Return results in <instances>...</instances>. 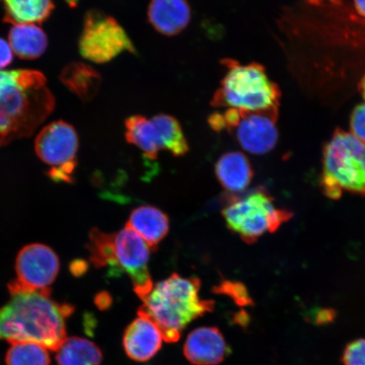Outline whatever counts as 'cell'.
<instances>
[{
  "instance_id": "18",
  "label": "cell",
  "mask_w": 365,
  "mask_h": 365,
  "mask_svg": "<svg viewBox=\"0 0 365 365\" xmlns=\"http://www.w3.org/2000/svg\"><path fill=\"white\" fill-rule=\"evenodd\" d=\"M9 43L16 56L34 59L47 49L48 38L36 24H15L9 34Z\"/></svg>"
},
{
  "instance_id": "32",
  "label": "cell",
  "mask_w": 365,
  "mask_h": 365,
  "mask_svg": "<svg viewBox=\"0 0 365 365\" xmlns=\"http://www.w3.org/2000/svg\"><path fill=\"white\" fill-rule=\"evenodd\" d=\"M48 175L51 178L53 181L56 182H71L70 175H66L63 172L61 167H54L53 170L48 173Z\"/></svg>"
},
{
  "instance_id": "31",
  "label": "cell",
  "mask_w": 365,
  "mask_h": 365,
  "mask_svg": "<svg viewBox=\"0 0 365 365\" xmlns=\"http://www.w3.org/2000/svg\"><path fill=\"white\" fill-rule=\"evenodd\" d=\"M113 300L107 292H101L95 298V304L101 310L108 309L111 307Z\"/></svg>"
},
{
  "instance_id": "5",
  "label": "cell",
  "mask_w": 365,
  "mask_h": 365,
  "mask_svg": "<svg viewBox=\"0 0 365 365\" xmlns=\"http://www.w3.org/2000/svg\"><path fill=\"white\" fill-rule=\"evenodd\" d=\"M322 188L331 199L342 190L365 195V144L349 132L336 130L324 149Z\"/></svg>"
},
{
  "instance_id": "34",
  "label": "cell",
  "mask_w": 365,
  "mask_h": 365,
  "mask_svg": "<svg viewBox=\"0 0 365 365\" xmlns=\"http://www.w3.org/2000/svg\"><path fill=\"white\" fill-rule=\"evenodd\" d=\"M309 2L314 4H321L325 2L337 3L339 0H309Z\"/></svg>"
},
{
  "instance_id": "2",
  "label": "cell",
  "mask_w": 365,
  "mask_h": 365,
  "mask_svg": "<svg viewBox=\"0 0 365 365\" xmlns=\"http://www.w3.org/2000/svg\"><path fill=\"white\" fill-rule=\"evenodd\" d=\"M74 310L43 294H14L0 309V340L35 342L56 351L67 339L66 319Z\"/></svg>"
},
{
  "instance_id": "23",
  "label": "cell",
  "mask_w": 365,
  "mask_h": 365,
  "mask_svg": "<svg viewBox=\"0 0 365 365\" xmlns=\"http://www.w3.org/2000/svg\"><path fill=\"white\" fill-rule=\"evenodd\" d=\"M48 349L35 342H11L6 354V365H50Z\"/></svg>"
},
{
  "instance_id": "26",
  "label": "cell",
  "mask_w": 365,
  "mask_h": 365,
  "mask_svg": "<svg viewBox=\"0 0 365 365\" xmlns=\"http://www.w3.org/2000/svg\"><path fill=\"white\" fill-rule=\"evenodd\" d=\"M342 362L344 365H365V339L354 341L346 346Z\"/></svg>"
},
{
  "instance_id": "13",
  "label": "cell",
  "mask_w": 365,
  "mask_h": 365,
  "mask_svg": "<svg viewBox=\"0 0 365 365\" xmlns=\"http://www.w3.org/2000/svg\"><path fill=\"white\" fill-rule=\"evenodd\" d=\"M227 353L225 336L217 327H199L191 331L185 341L184 354L194 365H217Z\"/></svg>"
},
{
  "instance_id": "29",
  "label": "cell",
  "mask_w": 365,
  "mask_h": 365,
  "mask_svg": "<svg viewBox=\"0 0 365 365\" xmlns=\"http://www.w3.org/2000/svg\"><path fill=\"white\" fill-rule=\"evenodd\" d=\"M70 270L73 276L80 277L88 271V263L84 259H75L71 264Z\"/></svg>"
},
{
  "instance_id": "25",
  "label": "cell",
  "mask_w": 365,
  "mask_h": 365,
  "mask_svg": "<svg viewBox=\"0 0 365 365\" xmlns=\"http://www.w3.org/2000/svg\"><path fill=\"white\" fill-rule=\"evenodd\" d=\"M214 290L218 294H225L230 297L237 304L241 305V307H247V305L253 304L247 289L241 282L223 281Z\"/></svg>"
},
{
  "instance_id": "28",
  "label": "cell",
  "mask_w": 365,
  "mask_h": 365,
  "mask_svg": "<svg viewBox=\"0 0 365 365\" xmlns=\"http://www.w3.org/2000/svg\"><path fill=\"white\" fill-rule=\"evenodd\" d=\"M13 53L10 43L4 39L0 38V71L12 62Z\"/></svg>"
},
{
  "instance_id": "17",
  "label": "cell",
  "mask_w": 365,
  "mask_h": 365,
  "mask_svg": "<svg viewBox=\"0 0 365 365\" xmlns=\"http://www.w3.org/2000/svg\"><path fill=\"white\" fill-rule=\"evenodd\" d=\"M125 137L128 143L143 150L150 160L158 158L163 150L161 139L152 118L143 115H133L125 121Z\"/></svg>"
},
{
  "instance_id": "12",
  "label": "cell",
  "mask_w": 365,
  "mask_h": 365,
  "mask_svg": "<svg viewBox=\"0 0 365 365\" xmlns=\"http://www.w3.org/2000/svg\"><path fill=\"white\" fill-rule=\"evenodd\" d=\"M164 337L152 319L138 312L133 322L126 328L123 345L128 357L137 362L148 361L161 349Z\"/></svg>"
},
{
  "instance_id": "7",
  "label": "cell",
  "mask_w": 365,
  "mask_h": 365,
  "mask_svg": "<svg viewBox=\"0 0 365 365\" xmlns=\"http://www.w3.org/2000/svg\"><path fill=\"white\" fill-rule=\"evenodd\" d=\"M82 57L96 63L113 61L122 53H135V48L122 26L101 11L86 14L79 41Z\"/></svg>"
},
{
  "instance_id": "16",
  "label": "cell",
  "mask_w": 365,
  "mask_h": 365,
  "mask_svg": "<svg viewBox=\"0 0 365 365\" xmlns=\"http://www.w3.org/2000/svg\"><path fill=\"white\" fill-rule=\"evenodd\" d=\"M215 170L223 188L232 194L247 188L254 177L250 160L240 152L223 154L217 160Z\"/></svg>"
},
{
  "instance_id": "1",
  "label": "cell",
  "mask_w": 365,
  "mask_h": 365,
  "mask_svg": "<svg viewBox=\"0 0 365 365\" xmlns=\"http://www.w3.org/2000/svg\"><path fill=\"white\" fill-rule=\"evenodd\" d=\"M42 73L0 71V147L29 136L54 108Z\"/></svg>"
},
{
  "instance_id": "21",
  "label": "cell",
  "mask_w": 365,
  "mask_h": 365,
  "mask_svg": "<svg viewBox=\"0 0 365 365\" xmlns=\"http://www.w3.org/2000/svg\"><path fill=\"white\" fill-rule=\"evenodd\" d=\"M6 20L15 24H38L52 13V0H4Z\"/></svg>"
},
{
  "instance_id": "11",
  "label": "cell",
  "mask_w": 365,
  "mask_h": 365,
  "mask_svg": "<svg viewBox=\"0 0 365 365\" xmlns=\"http://www.w3.org/2000/svg\"><path fill=\"white\" fill-rule=\"evenodd\" d=\"M78 143V136L73 126L63 121H56L45 126L36 136V153L43 163L59 167L75 161Z\"/></svg>"
},
{
  "instance_id": "22",
  "label": "cell",
  "mask_w": 365,
  "mask_h": 365,
  "mask_svg": "<svg viewBox=\"0 0 365 365\" xmlns=\"http://www.w3.org/2000/svg\"><path fill=\"white\" fill-rule=\"evenodd\" d=\"M157 127L163 150H167L173 156H184L189 152L190 148L180 122L175 117L168 114H158L152 118Z\"/></svg>"
},
{
  "instance_id": "19",
  "label": "cell",
  "mask_w": 365,
  "mask_h": 365,
  "mask_svg": "<svg viewBox=\"0 0 365 365\" xmlns=\"http://www.w3.org/2000/svg\"><path fill=\"white\" fill-rule=\"evenodd\" d=\"M103 359L101 349L83 337H68L56 350L58 365H101Z\"/></svg>"
},
{
  "instance_id": "10",
  "label": "cell",
  "mask_w": 365,
  "mask_h": 365,
  "mask_svg": "<svg viewBox=\"0 0 365 365\" xmlns=\"http://www.w3.org/2000/svg\"><path fill=\"white\" fill-rule=\"evenodd\" d=\"M114 235V262L115 272H124L130 278L137 296L143 299L154 284L148 262L150 250L145 240L125 226Z\"/></svg>"
},
{
  "instance_id": "3",
  "label": "cell",
  "mask_w": 365,
  "mask_h": 365,
  "mask_svg": "<svg viewBox=\"0 0 365 365\" xmlns=\"http://www.w3.org/2000/svg\"><path fill=\"white\" fill-rule=\"evenodd\" d=\"M200 280L197 277H182L173 273L158 282L145 297L138 312L157 324L164 341L175 342L190 323L212 312V300L200 299Z\"/></svg>"
},
{
  "instance_id": "8",
  "label": "cell",
  "mask_w": 365,
  "mask_h": 365,
  "mask_svg": "<svg viewBox=\"0 0 365 365\" xmlns=\"http://www.w3.org/2000/svg\"><path fill=\"white\" fill-rule=\"evenodd\" d=\"M222 116L225 130L235 136L246 152L264 155L276 147L277 108L257 112L227 108Z\"/></svg>"
},
{
  "instance_id": "24",
  "label": "cell",
  "mask_w": 365,
  "mask_h": 365,
  "mask_svg": "<svg viewBox=\"0 0 365 365\" xmlns=\"http://www.w3.org/2000/svg\"><path fill=\"white\" fill-rule=\"evenodd\" d=\"M88 249L90 252V261L97 268L111 267L114 270V235L106 234L98 228L91 230L89 234Z\"/></svg>"
},
{
  "instance_id": "35",
  "label": "cell",
  "mask_w": 365,
  "mask_h": 365,
  "mask_svg": "<svg viewBox=\"0 0 365 365\" xmlns=\"http://www.w3.org/2000/svg\"><path fill=\"white\" fill-rule=\"evenodd\" d=\"M359 89H360V91H361L363 98L365 100V76L362 79L361 82H360Z\"/></svg>"
},
{
  "instance_id": "30",
  "label": "cell",
  "mask_w": 365,
  "mask_h": 365,
  "mask_svg": "<svg viewBox=\"0 0 365 365\" xmlns=\"http://www.w3.org/2000/svg\"><path fill=\"white\" fill-rule=\"evenodd\" d=\"M208 124L213 130L221 132L225 130V120H223L222 113H213L208 118Z\"/></svg>"
},
{
  "instance_id": "14",
  "label": "cell",
  "mask_w": 365,
  "mask_h": 365,
  "mask_svg": "<svg viewBox=\"0 0 365 365\" xmlns=\"http://www.w3.org/2000/svg\"><path fill=\"white\" fill-rule=\"evenodd\" d=\"M148 21L160 34H180L189 25L191 9L187 0H150Z\"/></svg>"
},
{
  "instance_id": "6",
  "label": "cell",
  "mask_w": 365,
  "mask_h": 365,
  "mask_svg": "<svg viewBox=\"0 0 365 365\" xmlns=\"http://www.w3.org/2000/svg\"><path fill=\"white\" fill-rule=\"evenodd\" d=\"M222 215L228 228L251 245L266 232L277 231L293 214L276 207L272 196L259 190L238 197L232 195Z\"/></svg>"
},
{
  "instance_id": "4",
  "label": "cell",
  "mask_w": 365,
  "mask_h": 365,
  "mask_svg": "<svg viewBox=\"0 0 365 365\" xmlns=\"http://www.w3.org/2000/svg\"><path fill=\"white\" fill-rule=\"evenodd\" d=\"M225 75L211 101L212 107L257 112L277 108L279 91L257 63L240 65L234 59L222 62Z\"/></svg>"
},
{
  "instance_id": "20",
  "label": "cell",
  "mask_w": 365,
  "mask_h": 365,
  "mask_svg": "<svg viewBox=\"0 0 365 365\" xmlns=\"http://www.w3.org/2000/svg\"><path fill=\"white\" fill-rule=\"evenodd\" d=\"M61 81L83 101H90L98 93L102 77L86 63H75L63 71Z\"/></svg>"
},
{
  "instance_id": "33",
  "label": "cell",
  "mask_w": 365,
  "mask_h": 365,
  "mask_svg": "<svg viewBox=\"0 0 365 365\" xmlns=\"http://www.w3.org/2000/svg\"><path fill=\"white\" fill-rule=\"evenodd\" d=\"M354 4L359 15L365 17V0H354Z\"/></svg>"
},
{
  "instance_id": "9",
  "label": "cell",
  "mask_w": 365,
  "mask_h": 365,
  "mask_svg": "<svg viewBox=\"0 0 365 365\" xmlns=\"http://www.w3.org/2000/svg\"><path fill=\"white\" fill-rule=\"evenodd\" d=\"M16 270L17 279L8 285L11 295L40 293L50 296L49 286L56 279L59 271L58 255L44 245H26L17 255Z\"/></svg>"
},
{
  "instance_id": "27",
  "label": "cell",
  "mask_w": 365,
  "mask_h": 365,
  "mask_svg": "<svg viewBox=\"0 0 365 365\" xmlns=\"http://www.w3.org/2000/svg\"><path fill=\"white\" fill-rule=\"evenodd\" d=\"M351 133L365 144V103L354 108L351 117Z\"/></svg>"
},
{
  "instance_id": "15",
  "label": "cell",
  "mask_w": 365,
  "mask_h": 365,
  "mask_svg": "<svg viewBox=\"0 0 365 365\" xmlns=\"http://www.w3.org/2000/svg\"><path fill=\"white\" fill-rule=\"evenodd\" d=\"M135 231L152 251H156L170 231V219L153 205H141L130 213L125 225Z\"/></svg>"
}]
</instances>
